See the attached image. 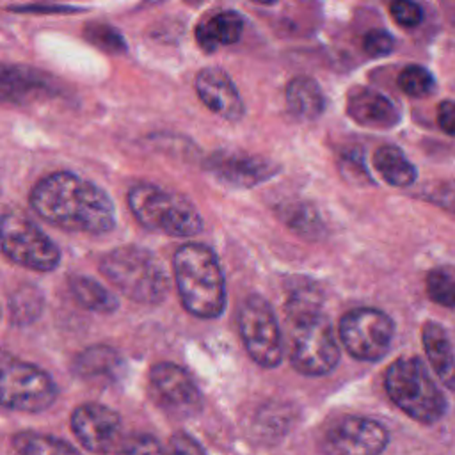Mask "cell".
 <instances>
[{
	"label": "cell",
	"instance_id": "6da1fadb",
	"mask_svg": "<svg viewBox=\"0 0 455 455\" xmlns=\"http://www.w3.org/2000/svg\"><path fill=\"white\" fill-rule=\"evenodd\" d=\"M30 204L39 217L62 229L100 235L116 226L112 199L92 181L68 171L37 181Z\"/></svg>",
	"mask_w": 455,
	"mask_h": 455
},
{
	"label": "cell",
	"instance_id": "7a4b0ae2",
	"mask_svg": "<svg viewBox=\"0 0 455 455\" xmlns=\"http://www.w3.org/2000/svg\"><path fill=\"white\" fill-rule=\"evenodd\" d=\"M176 288L185 309L201 318H215L226 306V286L213 251L203 243H185L172 259Z\"/></svg>",
	"mask_w": 455,
	"mask_h": 455
},
{
	"label": "cell",
	"instance_id": "3957f363",
	"mask_svg": "<svg viewBox=\"0 0 455 455\" xmlns=\"http://www.w3.org/2000/svg\"><path fill=\"white\" fill-rule=\"evenodd\" d=\"M103 275L128 299L156 304L169 291V279L162 263L137 245H123L107 252L100 263Z\"/></svg>",
	"mask_w": 455,
	"mask_h": 455
},
{
	"label": "cell",
	"instance_id": "277c9868",
	"mask_svg": "<svg viewBox=\"0 0 455 455\" xmlns=\"http://www.w3.org/2000/svg\"><path fill=\"white\" fill-rule=\"evenodd\" d=\"M126 199L135 219L148 229L171 236H194L203 229L199 212L180 194L151 183H139L130 188Z\"/></svg>",
	"mask_w": 455,
	"mask_h": 455
},
{
	"label": "cell",
	"instance_id": "5b68a950",
	"mask_svg": "<svg viewBox=\"0 0 455 455\" xmlns=\"http://www.w3.org/2000/svg\"><path fill=\"white\" fill-rule=\"evenodd\" d=\"M386 391L396 407L421 423H434L446 411L441 389L418 357H400L387 368Z\"/></svg>",
	"mask_w": 455,
	"mask_h": 455
},
{
	"label": "cell",
	"instance_id": "8992f818",
	"mask_svg": "<svg viewBox=\"0 0 455 455\" xmlns=\"http://www.w3.org/2000/svg\"><path fill=\"white\" fill-rule=\"evenodd\" d=\"M290 323V359L304 375H325L339 359L338 341L323 313L299 316Z\"/></svg>",
	"mask_w": 455,
	"mask_h": 455
},
{
	"label": "cell",
	"instance_id": "52a82bcc",
	"mask_svg": "<svg viewBox=\"0 0 455 455\" xmlns=\"http://www.w3.org/2000/svg\"><path fill=\"white\" fill-rule=\"evenodd\" d=\"M55 400L48 373L0 350V405L23 412H39Z\"/></svg>",
	"mask_w": 455,
	"mask_h": 455
},
{
	"label": "cell",
	"instance_id": "ba28073f",
	"mask_svg": "<svg viewBox=\"0 0 455 455\" xmlns=\"http://www.w3.org/2000/svg\"><path fill=\"white\" fill-rule=\"evenodd\" d=\"M0 247L4 254L27 268L48 272L59 265V247L27 215L7 212L0 219Z\"/></svg>",
	"mask_w": 455,
	"mask_h": 455
},
{
	"label": "cell",
	"instance_id": "9c48e42d",
	"mask_svg": "<svg viewBox=\"0 0 455 455\" xmlns=\"http://www.w3.org/2000/svg\"><path fill=\"white\" fill-rule=\"evenodd\" d=\"M238 327L245 350L252 361L265 368L281 363V332L275 315L265 299L251 295L243 300L238 311Z\"/></svg>",
	"mask_w": 455,
	"mask_h": 455
},
{
	"label": "cell",
	"instance_id": "30bf717a",
	"mask_svg": "<svg viewBox=\"0 0 455 455\" xmlns=\"http://www.w3.org/2000/svg\"><path fill=\"white\" fill-rule=\"evenodd\" d=\"M339 338L355 359L377 361L391 347L393 322L373 307L352 309L339 322Z\"/></svg>",
	"mask_w": 455,
	"mask_h": 455
},
{
	"label": "cell",
	"instance_id": "8fae6325",
	"mask_svg": "<svg viewBox=\"0 0 455 455\" xmlns=\"http://www.w3.org/2000/svg\"><path fill=\"white\" fill-rule=\"evenodd\" d=\"M149 387L155 402L169 414L185 418L201 409V393L197 386L178 364H155L149 371Z\"/></svg>",
	"mask_w": 455,
	"mask_h": 455
},
{
	"label": "cell",
	"instance_id": "7c38bea8",
	"mask_svg": "<svg viewBox=\"0 0 455 455\" xmlns=\"http://www.w3.org/2000/svg\"><path fill=\"white\" fill-rule=\"evenodd\" d=\"M386 428L370 418L348 416L334 423L325 437L327 455H379L387 446Z\"/></svg>",
	"mask_w": 455,
	"mask_h": 455
},
{
	"label": "cell",
	"instance_id": "4fadbf2b",
	"mask_svg": "<svg viewBox=\"0 0 455 455\" xmlns=\"http://www.w3.org/2000/svg\"><path fill=\"white\" fill-rule=\"evenodd\" d=\"M71 428L92 453H108L121 439L119 416L101 403L80 405L71 416Z\"/></svg>",
	"mask_w": 455,
	"mask_h": 455
},
{
	"label": "cell",
	"instance_id": "5bb4252c",
	"mask_svg": "<svg viewBox=\"0 0 455 455\" xmlns=\"http://www.w3.org/2000/svg\"><path fill=\"white\" fill-rule=\"evenodd\" d=\"M206 169L220 181L238 188H249L263 183L279 171L274 162L263 156L229 151L213 153L206 160Z\"/></svg>",
	"mask_w": 455,
	"mask_h": 455
},
{
	"label": "cell",
	"instance_id": "9a60e30c",
	"mask_svg": "<svg viewBox=\"0 0 455 455\" xmlns=\"http://www.w3.org/2000/svg\"><path fill=\"white\" fill-rule=\"evenodd\" d=\"M55 94V85L39 69L21 64H0V103L28 105Z\"/></svg>",
	"mask_w": 455,
	"mask_h": 455
},
{
	"label": "cell",
	"instance_id": "2e32d148",
	"mask_svg": "<svg viewBox=\"0 0 455 455\" xmlns=\"http://www.w3.org/2000/svg\"><path fill=\"white\" fill-rule=\"evenodd\" d=\"M199 100L215 114L228 121H238L243 116V101L229 75L220 68H204L196 76Z\"/></svg>",
	"mask_w": 455,
	"mask_h": 455
},
{
	"label": "cell",
	"instance_id": "e0dca14e",
	"mask_svg": "<svg viewBox=\"0 0 455 455\" xmlns=\"http://www.w3.org/2000/svg\"><path fill=\"white\" fill-rule=\"evenodd\" d=\"M347 114L361 126L389 130L400 123V110L386 94L370 87H354L347 94Z\"/></svg>",
	"mask_w": 455,
	"mask_h": 455
},
{
	"label": "cell",
	"instance_id": "ac0fdd59",
	"mask_svg": "<svg viewBox=\"0 0 455 455\" xmlns=\"http://www.w3.org/2000/svg\"><path fill=\"white\" fill-rule=\"evenodd\" d=\"M243 32V18L236 11H222L201 21L196 28V41L204 52L233 44Z\"/></svg>",
	"mask_w": 455,
	"mask_h": 455
},
{
	"label": "cell",
	"instance_id": "d6986e66",
	"mask_svg": "<svg viewBox=\"0 0 455 455\" xmlns=\"http://www.w3.org/2000/svg\"><path fill=\"white\" fill-rule=\"evenodd\" d=\"M421 338H423L425 354L435 375L450 389H455V355H453L448 334L439 323L427 322L421 331Z\"/></svg>",
	"mask_w": 455,
	"mask_h": 455
},
{
	"label": "cell",
	"instance_id": "ffe728a7",
	"mask_svg": "<svg viewBox=\"0 0 455 455\" xmlns=\"http://www.w3.org/2000/svg\"><path fill=\"white\" fill-rule=\"evenodd\" d=\"M284 98L288 110L304 121H313L325 110V96L311 76H297L290 80Z\"/></svg>",
	"mask_w": 455,
	"mask_h": 455
},
{
	"label": "cell",
	"instance_id": "44dd1931",
	"mask_svg": "<svg viewBox=\"0 0 455 455\" xmlns=\"http://www.w3.org/2000/svg\"><path fill=\"white\" fill-rule=\"evenodd\" d=\"M373 167L393 187H409L416 180V167L396 146H380L373 155Z\"/></svg>",
	"mask_w": 455,
	"mask_h": 455
},
{
	"label": "cell",
	"instance_id": "7402d4cb",
	"mask_svg": "<svg viewBox=\"0 0 455 455\" xmlns=\"http://www.w3.org/2000/svg\"><path fill=\"white\" fill-rule=\"evenodd\" d=\"M279 219L297 235L304 238H320L323 222L315 206L304 201H286L277 206Z\"/></svg>",
	"mask_w": 455,
	"mask_h": 455
},
{
	"label": "cell",
	"instance_id": "603a6c76",
	"mask_svg": "<svg viewBox=\"0 0 455 455\" xmlns=\"http://www.w3.org/2000/svg\"><path fill=\"white\" fill-rule=\"evenodd\" d=\"M121 368V359L110 347L96 345L84 350L76 359V371L85 379H114Z\"/></svg>",
	"mask_w": 455,
	"mask_h": 455
},
{
	"label": "cell",
	"instance_id": "cb8c5ba5",
	"mask_svg": "<svg viewBox=\"0 0 455 455\" xmlns=\"http://www.w3.org/2000/svg\"><path fill=\"white\" fill-rule=\"evenodd\" d=\"M69 290L75 300L91 311L110 313L117 307L116 297L105 286H101L98 281L91 277H85V275L69 277Z\"/></svg>",
	"mask_w": 455,
	"mask_h": 455
},
{
	"label": "cell",
	"instance_id": "d4e9b609",
	"mask_svg": "<svg viewBox=\"0 0 455 455\" xmlns=\"http://www.w3.org/2000/svg\"><path fill=\"white\" fill-rule=\"evenodd\" d=\"M12 444L18 455H80L62 439L37 432H21L14 437Z\"/></svg>",
	"mask_w": 455,
	"mask_h": 455
},
{
	"label": "cell",
	"instance_id": "484cf974",
	"mask_svg": "<svg viewBox=\"0 0 455 455\" xmlns=\"http://www.w3.org/2000/svg\"><path fill=\"white\" fill-rule=\"evenodd\" d=\"M425 284L434 302L444 307H455V267L443 265L430 270Z\"/></svg>",
	"mask_w": 455,
	"mask_h": 455
},
{
	"label": "cell",
	"instance_id": "4316f807",
	"mask_svg": "<svg viewBox=\"0 0 455 455\" xmlns=\"http://www.w3.org/2000/svg\"><path fill=\"white\" fill-rule=\"evenodd\" d=\"M398 87L412 98H425L434 91L435 78L427 68L412 64L400 71Z\"/></svg>",
	"mask_w": 455,
	"mask_h": 455
},
{
	"label": "cell",
	"instance_id": "83f0119b",
	"mask_svg": "<svg viewBox=\"0 0 455 455\" xmlns=\"http://www.w3.org/2000/svg\"><path fill=\"white\" fill-rule=\"evenodd\" d=\"M389 14L400 27L405 28L418 27L423 21V9L414 0H391Z\"/></svg>",
	"mask_w": 455,
	"mask_h": 455
},
{
	"label": "cell",
	"instance_id": "f1b7e54d",
	"mask_svg": "<svg viewBox=\"0 0 455 455\" xmlns=\"http://www.w3.org/2000/svg\"><path fill=\"white\" fill-rule=\"evenodd\" d=\"M85 36L91 43H94L96 46L105 48L108 52H121L124 48L123 37L117 34V30H114L108 25H101V23L89 25L85 28Z\"/></svg>",
	"mask_w": 455,
	"mask_h": 455
},
{
	"label": "cell",
	"instance_id": "f546056e",
	"mask_svg": "<svg viewBox=\"0 0 455 455\" xmlns=\"http://www.w3.org/2000/svg\"><path fill=\"white\" fill-rule=\"evenodd\" d=\"M363 48L371 57H386L393 52L395 39L384 28H371L363 36Z\"/></svg>",
	"mask_w": 455,
	"mask_h": 455
},
{
	"label": "cell",
	"instance_id": "4dcf8cb0",
	"mask_svg": "<svg viewBox=\"0 0 455 455\" xmlns=\"http://www.w3.org/2000/svg\"><path fill=\"white\" fill-rule=\"evenodd\" d=\"M117 455H164V451L153 435L135 434L121 444Z\"/></svg>",
	"mask_w": 455,
	"mask_h": 455
},
{
	"label": "cell",
	"instance_id": "1f68e13d",
	"mask_svg": "<svg viewBox=\"0 0 455 455\" xmlns=\"http://www.w3.org/2000/svg\"><path fill=\"white\" fill-rule=\"evenodd\" d=\"M21 304H23V307L12 311L16 316H25V320L36 316L37 311H39V307H41V297H39L37 290H34V288H30V286L20 290V291L16 293V297H12L11 306H21Z\"/></svg>",
	"mask_w": 455,
	"mask_h": 455
},
{
	"label": "cell",
	"instance_id": "d6a6232c",
	"mask_svg": "<svg viewBox=\"0 0 455 455\" xmlns=\"http://www.w3.org/2000/svg\"><path fill=\"white\" fill-rule=\"evenodd\" d=\"M339 162H341V169L347 178L357 180L359 183H363L366 178H370L366 172V167H364V158L361 156V153L357 149L347 151Z\"/></svg>",
	"mask_w": 455,
	"mask_h": 455
},
{
	"label": "cell",
	"instance_id": "836d02e7",
	"mask_svg": "<svg viewBox=\"0 0 455 455\" xmlns=\"http://www.w3.org/2000/svg\"><path fill=\"white\" fill-rule=\"evenodd\" d=\"M164 455H204L197 441L187 434H174L167 444Z\"/></svg>",
	"mask_w": 455,
	"mask_h": 455
},
{
	"label": "cell",
	"instance_id": "e575fe53",
	"mask_svg": "<svg viewBox=\"0 0 455 455\" xmlns=\"http://www.w3.org/2000/svg\"><path fill=\"white\" fill-rule=\"evenodd\" d=\"M437 123L441 130L451 137H455V101L444 100L437 105Z\"/></svg>",
	"mask_w": 455,
	"mask_h": 455
},
{
	"label": "cell",
	"instance_id": "d590c367",
	"mask_svg": "<svg viewBox=\"0 0 455 455\" xmlns=\"http://www.w3.org/2000/svg\"><path fill=\"white\" fill-rule=\"evenodd\" d=\"M427 197L441 208H446L455 213V188H451L450 185L434 187L430 192H427Z\"/></svg>",
	"mask_w": 455,
	"mask_h": 455
},
{
	"label": "cell",
	"instance_id": "8d00e7d4",
	"mask_svg": "<svg viewBox=\"0 0 455 455\" xmlns=\"http://www.w3.org/2000/svg\"><path fill=\"white\" fill-rule=\"evenodd\" d=\"M254 4H259V5H274L277 0H252Z\"/></svg>",
	"mask_w": 455,
	"mask_h": 455
},
{
	"label": "cell",
	"instance_id": "74e56055",
	"mask_svg": "<svg viewBox=\"0 0 455 455\" xmlns=\"http://www.w3.org/2000/svg\"><path fill=\"white\" fill-rule=\"evenodd\" d=\"M149 2H153V4H160V2H164V0H149Z\"/></svg>",
	"mask_w": 455,
	"mask_h": 455
}]
</instances>
